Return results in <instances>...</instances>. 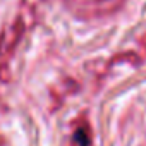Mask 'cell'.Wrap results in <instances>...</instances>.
Returning a JSON list of instances; mask_svg holds the SVG:
<instances>
[{
	"mask_svg": "<svg viewBox=\"0 0 146 146\" xmlns=\"http://www.w3.org/2000/svg\"><path fill=\"white\" fill-rule=\"evenodd\" d=\"M122 4V0H91V2H81L78 9H81L83 14H107L117 9Z\"/></svg>",
	"mask_w": 146,
	"mask_h": 146,
	"instance_id": "1",
	"label": "cell"
}]
</instances>
